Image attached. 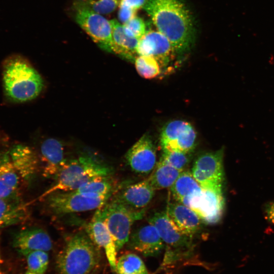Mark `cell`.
Segmentation results:
<instances>
[{
	"mask_svg": "<svg viewBox=\"0 0 274 274\" xmlns=\"http://www.w3.org/2000/svg\"><path fill=\"white\" fill-rule=\"evenodd\" d=\"M157 30L169 41L176 52H182L193 37L192 17L180 0H147L144 7Z\"/></svg>",
	"mask_w": 274,
	"mask_h": 274,
	"instance_id": "1",
	"label": "cell"
},
{
	"mask_svg": "<svg viewBox=\"0 0 274 274\" xmlns=\"http://www.w3.org/2000/svg\"><path fill=\"white\" fill-rule=\"evenodd\" d=\"M2 82L7 98L18 103L35 99L44 87L39 73L26 59L17 54L12 55L4 61Z\"/></svg>",
	"mask_w": 274,
	"mask_h": 274,
	"instance_id": "2",
	"label": "cell"
},
{
	"mask_svg": "<svg viewBox=\"0 0 274 274\" xmlns=\"http://www.w3.org/2000/svg\"><path fill=\"white\" fill-rule=\"evenodd\" d=\"M98 248L86 232L70 236L57 256L59 273L92 274L100 262Z\"/></svg>",
	"mask_w": 274,
	"mask_h": 274,
	"instance_id": "3",
	"label": "cell"
},
{
	"mask_svg": "<svg viewBox=\"0 0 274 274\" xmlns=\"http://www.w3.org/2000/svg\"><path fill=\"white\" fill-rule=\"evenodd\" d=\"M113 169L107 164L89 155H83L68 160L54 179L53 185L40 196L44 199L56 191H74L101 177L111 176Z\"/></svg>",
	"mask_w": 274,
	"mask_h": 274,
	"instance_id": "4",
	"label": "cell"
},
{
	"mask_svg": "<svg viewBox=\"0 0 274 274\" xmlns=\"http://www.w3.org/2000/svg\"><path fill=\"white\" fill-rule=\"evenodd\" d=\"M101 209L103 220L118 252L128 242L132 224L142 218L145 210L133 209L113 199L107 201Z\"/></svg>",
	"mask_w": 274,
	"mask_h": 274,
	"instance_id": "5",
	"label": "cell"
},
{
	"mask_svg": "<svg viewBox=\"0 0 274 274\" xmlns=\"http://www.w3.org/2000/svg\"><path fill=\"white\" fill-rule=\"evenodd\" d=\"M112 195L93 196L75 191H56L44 198L49 211L59 216L97 210L104 206Z\"/></svg>",
	"mask_w": 274,
	"mask_h": 274,
	"instance_id": "6",
	"label": "cell"
},
{
	"mask_svg": "<svg viewBox=\"0 0 274 274\" xmlns=\"http://www.w3.org/2000/svg\"><path fill=\"white\" fill-rule=\"evenodd\" d=\"M224 147L205 153L195 160L192 174L203 189L223 191Z\"/></svg>",
	"mask_w": 274,
	"mask_h": 274,
	"instance_id": "7",
	"label": "cell"
},
{
	"mask_svg": "<svg viewBox=\"0 0 274 274\" xmlns=\"http://www.w3.org/2000/svg\"><path fill=\"white\" fill-rule=\"evenodd\" d=\"M75 20L101 48L112 52L110 20L89 8L75 4Z\"/></svg>",
	"mask_w": 274,
	"mask_h": 274,
	"instance_id": "8",
	"label": "cell"
},
{
	"mask_svg": "<svg viewBox=\"0 0 274 274\" xmlns=\"http://www.w3.org/2000/svg\"><path fill=\"white\" fill-rule=\"evenodd\" d=\"M163 150L190 153L196 142V132L188 122L176 120L166 123L160 134Z\"/></svg>",
	"mask_w": 274,
	"mask_h": 274,
	"instance_id": "9",
	"label": "cell"
},
{
	"mask_svg": "<svg viewBox=\"0 0 274 274\" xmlns=\"http://www.w3.org/2000/svg\"><path fill=\"white\" fill-rule=\"evenodd\" d=\"M186 206L194 211L204 223H217L225 206L223 191L202 188L189 199Z\"/></svg>",
	"mask_w": 274,
	"mask_h": 274,
	"instance_id": "10",
	"label": "cell"
},
{
	"mask_svg": "<svg viewBox=\"0 0 274 274\" xmlns=\"http://www.w3.org/2000/svg\"><path fill=\"white\" fill-rule=\"evenodd\" d=\"M125 158L135 173L148 174L152 172L157 162L155 147L150 136L144 134L128 150Z\"/></svg>",
	"mask_w": 274,
	"mask_h": 274,
	"instance_id": "11",
	"label": "cell"
},
{
	"mask_svg": "<svg viewBox=\"0 0 274 274\" xmlns=\"http://www.w3.org/2000/svg\"><path fill=\"white\" fill-rule=\"evenodd\" d=\"M138 55L155 58L160 65L167 64L176 52L168 39L158 30H148L139 40Z\"/></svg>",
	"mask_w": 274,
	"mask_h": 274,
	"instance_id": "12",
	"label": "cell"
},
{
	"mask_svg": "<svg viewBox=\"0 0 274 274\" xmlns=\"http://www.w3.org/2000/svg\"><path fill=\"white\" fill-rule=\"evenodd\" d=\"M40 160L42 176L55 179L68 161L63 144L54 138L45 140L41 146Z\"/></svg>",
	"mask_w": 274,
	"mask_h": 274,
	"instance_id": "13",
	"label": "cell"
},
{
	"mask_svg": "<svg viewBox=\"0 0 274 274\" xmlns=\"http://www.w3.org/2000/svg\"><path fill=\"white\" fill-rule=\"evenodd\" d=\"M86 232L96 245L104 249L112 269L116 271L117 251L112 235L103 220L101 208L96 210L87 225Z\"/></svg>",
	"mask_w": 274,
	"mask_h": 274,
	"instance_id": "14",
	"label": "cell"
},
{
	"mask_svg": "<svg viewBox=\"0 0 274 274\" xmlns=\"http://www.w3.org/2000/svg\"><path fill=\"white\" fill-rule=\"evenodd\" d=\"M148 222L156 228L164 243L169 247L180 249L190 246L192 238L177 228L166 211L155 213L149 218Z\"/></svg>",
	"mask_w": 274,
	"mask_h": 274,
	"instance_id": "15",
	"label": "cell"
},
{
	"mask_svg": "<svg viewBox=\"0 0 274 274\" xmlns=\"http://www.w3.org/2000/svg\"><path fill=\"white\" fill-rule=\"evenodd\" d=\"M155 191L147 179L119 189L112 199L133 209L142 210L152 200Z\"/></svg>",
	"mask_w": 274,
	"mask_h": 274,
	"instance_id": "16",
	"label": "cell"
},
{
	"mask_svg": "<svg viewBox=\"0 0 274 274\" xmlns=\"http://www.w3.org/2000/svg\"><path fill=\"white\" fill-rule=\"evenodd\" d=\"M13 246L23 255L36 250L49 251L52 242L48 233L39 227H29L16 233L13 239Z\"/></svg>",
	"mask_w": 274,
	"mask_h": 274,
	"instance_id": "17",
	"label": "cell"
},
{
	"mask_svg": "<svg viewBox=\"0 0 274 274\" xmlns=\"http://www.w3.org/2000/svg\"><path fill=\"white\" fill-rule=\"evenodd\" d=\"M8 151L12 163L23 183H30L39 167V159L33 150L26 145L16 144Z\"/></svg>",
	"mask_w": 274,
	"mask_h": 274,
	"instance_id": "18",
	"label": "cell"
},
{
	"mask_svg": "<svg viewBox=\"0 0 274 274\" xmlns=\"http://www.w3.org/2000/svg\"><path fill=\"white\" fill-rule=\"evenodd\" d=\"M23 182L11 161L9 151L0 152V198L21 200Z\"/></svg>",
	"mask_w": 274,
	"mask_h": 274,
	"instance_id": "19",
	"label": "cell"
},
{
	"mask_svg": "<svg viewBox=\"0 0 274 274\" xmlns=\"http://www.w3.org/2000/svg\"><path fill=\"white\" fill-rule=\"evenodd\" d=\"M128 242L131 249L145 256H156L164 247L157 230L150 224L137 229L130 235Z\"/></svg>",
	"mask_w": 274,
	"mask_h": 274,
	"instance_id": "20",
	"label": "cell"
},
{
	"mask_svg": "<svg viewBox=\"0 0 274 274\" xmlns=\"http://www.w3.org/2000/svg\"><path fill=\"white\" fill-rule=\"evenodd\" d=\"M166 211L173 222L184 234L193 238L200 229L202 221L188 207L177 201L169 203Z\"/></svg>",
	"mask_w": 274,
	"mask_h": 274,
	"instance_id": "21",
	"label": "cell"
},
{
	"mask_svg": "<svg viewBox=\"0 0 274 274\" xmlns=\"http://www.w3.org/2000/svg\"><path fill=\"white\" fill-rule=\"evenodd\" d=\"M112 33V52L129 59H135L139 40L125 29L118 21L110 20Z\"/></svg>",
	"mask_w": 274,
	"mask_h": 274,
	"instance_id": "22",
	"label": "cell"
},
{
	"mask_svg": "<svg viewBox=\"0 0 274 274\" xmlns=\"http://www.w3.org/2000/svg\"><path fill=\"white\" fill-rule=\"evenodd\" d=\"M28 216L26 205L22 200L0 198V228L17 224Z\"/></svg>",
	"mask_w": 274,
	"mask_h": 274,
	"instance_id": "23",
	"label": "cell"
},
{
	"mask_svg": "<svg viewBox=\"0 0 274 274\" xmlns=\"http://www.w3.org/2000/svg\"><path fill=\"white\" fill-rule=\"evenodd\" d=\"M201 189L192 173L184 170L170 187V191L177 201L186 206L189 199Z\"/></svg>",
	"mask_w": 274,
	"mask_h": 274,
	"instance_id": "24",
	"label": "cell"
},
{
	"mask_svg": "<svg viewBox=\"0 0 274 274\" xmlns=\"http://www.w3.org/2000/svg\"><path fill=\"white\" fill-rule=\"evenodd\" d=\"M182 172L160 159L147 180L155 190L170 188Z\"/></svg>",
	"mask_w": 274,
	"mask_h": 274,
	"instance_id": "25",
	"label": "cell"
},
{
	"mask_svg": "<svg viewBox=\"0 0 274 274\" xmlns=\"http://www.w3.org/2000/svg\"><path fill=\"white\" fill-rule=\"evenodd\" d=\"M115 187L111 176H109L92 180L74 191L81 194L105 196L113 195L116 190Z\"/></svg>",
	"mask_w": 274,
	"mask_h": 274,
	"instance_id": "26",
	"label": "cell"
},
{
	"mask_svg": "<svg viewBox=\"0 0 274 274\" xmlns=\"http://www.w3.org/2000/svg\"><path fill=\"white\" fill-rule=\"evenodd\" d=\"M116 271L118 274H148L142 259L131 253L124 254L117 260Z\"/></svg>",
	"mask_w": 274,
	"mask_h": 274,
	"instance_id": "27",
	"label": "cell"
},
{
	"mask_svg": "<svg viewBox=\"0 0 274 274\" xmlns=\"http://www.w3.org/2000/svg\"><path fill=\"white\" fill-rule=\"evenodd\" d=\"M139 74L146 79H152L160 74V64L154 58L146 55H138L134 59Z\"/></svg>",
	"mask_w": 274,
	"mask_h": 274,
	"instance_id": "28",
	"label": "cell"
},
{
	"mask_svg": "<svg viewBox=\"0 0 274 274\" xmlns=\"http://www.w3.org/2000/svg\"><path fill=\"white\" fill-rule=\"evenodd\" d=\"M25 256L28 270L38 274H44L48 267L49 256L47 252L42 250L32 251Z\"/></svg>",
	"mask_w": 274,
	"mask_h": 274,
	"instance_id": "29",
	"label": "cell"
},
{
	"mask_svg": "<svg viewBox=\"0 0 274 274\" xmlns=\"http://www.w3.org/2000/svg\"><path fill=\"white\" fill-rule=\"evenodd\" d=\"M120 0H77L75 4L89 8L100 14L111 13L119 6Z\"/></svg>",
	"mask_w": 274,
	"mask_h": 274,
	"instance_id": "30",
	"label": "cell"
},
{
	"mask_svg": "<svg viewBox=\"0 0 274 274\" xmlns=\"http://www.w3.org/2000/svg\"><path fill=\"white\" fill-rule=\"evenodd\" d=\"M191 158L190 153L163 150L160 159L174 168L183 172L188 166Z\"/></svg>",
	"mask_w": 274,
	"mask_h": 274,
	"instance_id": "31",
	"label": "cell"
},
{
	"mask_svg": "<svg viewBox=\"0 0 274 274\" xmlns=\"http://www.w3.org/2000/svg\"><path fill=\"white\" fill-rule=\"evenodd\" d=\"M147 0H120L118 18L124 23L136 16L137 11L144 8Z\"/></svg>",
	"mask_w": 274,
	"mask_h": 274,
	"instance_id": "32",
	"label": "cell"
},
{
	"mask_svg": "<svg viewBox=\"0 0 274 274\" xmlns=\"http://www.w3.org/2000/svg\"><path fill=\"white\" fill-rule=\"evenodd\" d=\"M122 24L129 34L138 40L148 31L144 20L137 16H135Z\"/></svg>",
	"mask_w": 274,
	"mask_h": 274,
	"instance_id": "33",
	"label": "cell"
},
{
	"mask_svg": "<svg viewBox=\"0 0 274 274\" xmlns=\"http://www.w3.org/2000/svg\"><path fill=\"white\" fill-rule=\"evenodd\" d=\"M264 212L266 219L274 225V200L266 204Z\"/></svg>",
	"mask_w": 274,
	"mask_h": 274,
	"instance_id": "34",
	"label": "cell"
},
{
	"mask_svg": "<svg viewBox=\"0 0 274 274\" xmlns=\"http://www.w3.org/2000/svg\"><path fill=\"white\" fill-rule=\"evenodd\" d=\"M25 274H38V273H35V272H33L28 270Z\"/></svg>",
	"mask_w": 274,
	"mask_h": 274,
	"instance_id": "35",
	"label": "cell"
}]
</instances>
